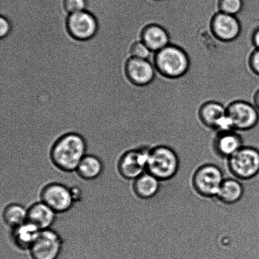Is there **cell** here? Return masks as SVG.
Instances as JSON below:
<instances>
[{"label": "cell", "instance_id": "cell-1", "mask_svg": "<svg viewBox=\"0 0 259 259\" xmlns=\"http://www.w3.org/2000/svg\"><path fill=\"white\" fill-rule=\"evenodd\" d=\"M87 142L84 137L75 132L60 136L53 144L51 159L58 169L65 172L76 171L86 155Z\"/></svg>", "mask_w": 259, "mask_h": 259}, {"label": "cell", "instance_id": "cell-2", "mask_svg": "<svg viewBox=\"0 0 259 259\" xmlns=\"http://www.w3.org/2000/svg\"><path fill=\"white\" fill-rule=\"evenodd\" d=\"M152 62L160 74L170 79L184 76L189 71L190 65L187 53L182 48L171 43L154 53Z\"/></svg>", "mask_w": 259, "mask_h": 259}, {"label": "cell", "instance_id": "cell-3", "mask_svg": "<svg viewBox=\"0 0 259 259\" xmlns=\"http://www.w3.org/2000/svg\"><path fill=\"white\" fill-rule=\"evenodd\" d=\"M179 157L174 150L167 146H158L149 152L146 171L159 179L166 181L179 171Z\"/></svg>", "mask_w": 259, "mask_h": 259}, {"label": "cell", "instance_id": "cell-4", "mask_svg": "<svg viewBox=\"0 0 259 259\" xmlns=\"http://www.w3.org/2000/svg\"><path fill=\"white\" fill-rule=\"evenodd\" d=\"M228 165L235 179H253L259 174V151L254 147L243 146L228 158Z\"/></svg>", "mask_w": 259, "mask_h": 259}, {"label": "cell", "instance_id": "cell-5", "mask_svg": "<svg viewBox=\"0 0 259 259\" xmlns=\"http://www.w3.org/2000/svg\"><path fill=\"white\" fill-rule=\"evenodd\" d=\"M227 113L235 131H252L259 123V111L253 103L242 100L233 101L227 106Z\"/></svg>", "mask_w": 259, "mask_h": 259}, {"label": "cell", "instance_id": "cell-6", "mask_svg": "<svg viewBox=\"0 0 259 259\" xmlns=\"http://www.w3.org/2000/svg\"><path fill=\"white\" fill-rule=\"evenodd\" d=\"M225 179L224 174L219 167L206 164L195 172L193 184L196 191L202 196L215 197Z\"/></svg>", "mask_w": 259, "mask_h": 259}, {"label": "cell", "instance_id": "cell-7", "mask_svg": "<svg viewBox=\"0 0 259 259\" xmlns=\"http://www.w3.org/2000/svg\"><path fill=\"white\" fill-rule=\"evenodd\" d=\"M150 151L148 149L140 147L124 152L118 164V171L121 177L129 181H134L146 172Z\"/></svg>", "mask_w": 259, "mask_h": 259}, {"label": "cell", "instance_id": "cell-8", "mask_svg": "<svg viewBox=\"0 0 259 259\" xmlns=\"http://www.w3.org/2000/svg\"><path fill=\"white\" fill-rule=\"evenodd\" d=\"M62 247L63 240L59 233L48 229L40 232L29 250L32 259H57Z\"/></svg>", "mask_w": 259, "mask_h": 259}, {"label": "cell", "instance_id": "cell-9", "mask_svg": "<svg viewBox=\"0 0 259 259\" xmlns=\"http://www.w3.org/2000/svg\"><path fill=\"white\" fill-rule=\"evenodd\" d=\"M67 28L71 36L79 40H87L95 36L98 22L95 15L88 10L69 14Z\"/></svg>", "mask_w": 259, "mask_h": 259}, {"label": "cell", "instance_id": "cell-10", "mask_svg": "<svg viewBox=\"0 0 259 259\" xmlns=\"http://www.w3.org/2000/svg\"><path fill=\"white\" fill-rule=\"evenodd\" d=\"M40 197L57 213L68 211L74 204L70 188L59 183H52L43 188Z\"/></svg>", "mask_w": 259, "mask_h": 259}, {"label": "cell", "instance_id": "cell-11", "mask_svg": "<svg viewBox=\"0 0 259 259\" xmlns=\"http://www.w3.org/2000/svg\"><path fill=\"white\" fill-rule=\"evenodd\" d=\"M210 29L218 40L229 42L240 36L242 25L237 16L218 12L210 20Z\"/></svg>", "mask_w": 259, "mask_h": 259}, {"label": "cell", "instance_id": "cell-12", "mask_svg": "<svg viewBox=\"0 0 259 259\" xmlns=\"http://www.w3.org/2000/svg\"><path fill=\"white\" fill-rule=\"evenodd\" d=\"M247 132L237 131L218 132L215 142L218 154L225 158L228 159L243 146H250L255 148V141L245 137V134Z\"/></svg>", "mask_w": 259, "mask_h": 259}, {"label": "cell", "instance_id": "cell-13", "mask_svg": "<svg viewBox=\"0 0 259 259\" xmlns=\"http://www.w3.org/2000/svg\"><path fill=\"white\" fill-rule=\"evenodd\" d=\"M156 68L150 60L130 58L125 65L126 77L132 84L138 87H147L156 77Z\"/></svg>", "mask_w": 259, "mask_h": 259}, {"label": "cell", "instance_id": "cell-14", "mask_svg": "<svg viewBox=\"0 0 259 259\" xmlns=\"http://www.w3.org/2000/svg\"><path fill=\"white\" fill-rule=\"evenodd\" d=\"M139 37L153 53L170 44L168 32L162 25L156 23L144 25L140 32Z\"/></svg>", "mask_w": 259, "mask_h": 259}, {"label": "cell", "instance_id": "cell-15", "mask_svg": "<svg viewBox=\"0 0 259 259\" xmlns=\"http://www.w3.org/2000/svg\"><path fill=\"white\" fill-rule=\"evenodd\" d=\"M57 213L45 202H35L28 208L27 222L36 226L39 230L51 229L57 218Z\"/></svg>", "mask_w": 259, "mask_h": 259}, {"label": "cell", "instance_id": "cell-16", "mask_svg": "<svg viewBox=\"0 0 259 259\" xmlns=\"http://www.w3.org/2000/svg\"><path fill=\"white\" fill-rule=\"evenodd\" d=\"M226 115L227 107L215 101H209L203 103L198 112L202 125L214 131H217L220 121Z\"/></svg>", "mask_w": 259, "mask_h": 259}, {"label": "cell", "instance_id": "cell-17", "mask_svg": "<svg viewBox=\"0 0 259 259\" xmlns=\"http://www.w3.org/2000/svg\"><path fill=\"white\" fill-rule=\"evenodd\" d=\"M136 196L143 200L151 199L156 196L161 187V181L156 177L145 172L132 183Z\"/></svg>", "mask_w": 259, "mask_h": 259}, {"label": "cell", "instance_id": "cell-18", "mask_svg": "<svg viewBox=\"0 0 259 259\" xmlns=\"http://www.w3.org/2000/svg\"><path fill=\"white\" fill-rule=\"evenodd\" d=\"M41 230L29 222L12 229L13 242L22 250H30L37 239Z\"/></svg>", "mask_w": 259, "mask_h": 259}, {"label": "cell", "instance_id": "cell-19", "mask_svg": "<svg viewBox=\"0 0 259 259\" xmlns=\"http://www.w3.org/2000/svg\"><path fill=\"white\" fill-rule=\"evenodd\" d=\"M103 169V162L99 157L86 154L78 164L76 172L82 179L93 180L100 176Z\"/></svg>", "mask_w": 259, "mask_h": 259}, {"label": "cell", "instance_id": "cell-20", "mask_svg": "<svg viewBox=\"0 0 259 259\" xmlns=\"http://www.w3.org/2000/svg\"><path fill=\"white\" fill-rule=\"evenodd\" d=\"M28 209L17 203L10 204L5 208L3 218L8 227L14 229L27 222Z\"/></svg>", "mask_w": 259, "mask_h": 259}, {"label": "cell", "instance_id": "cell-21", "mask_svg": "<svg viewBox=\"0 0 259 259\" xmlns=\"http://www.w3.org/2000/svg\"><path fill=\"white\" fill-rule=\"evenodd\" d=\"M243 0H218V12L237 16L242 11Z\"/></svg>", "mask_w": 259, "mask_h": 259}, {"label": "cell", "instance_id": "cell-22", "mask_svg": "<svg viewBox=\"0 0 259 259\" xmlns=\"http://www.w3.org/2000/svg\"><path fill=\"white\" fill-rule=\"evenodd\" d=\"M152 52L141 39L136 40L129 48V54L131 57L139 59L149 60Z\"/></svg>", "mask_w": 259, "mask_h": 259}, {"label": "cell", "instance_id": "cell-23", "mask_svg": "<svg viewBox=\"0 0 259 259\" xmlns=\"http://www.w3.org/2000/svg\"><path fill=\"white\" fill-rule=\"evenodd\" d=\"M61 4L63 10L69 15L87 10L88 0H61Z\"/></svg>", "mask_w": 259, "mask_h": 259}, {"label": "cell", "instance_id": "cell-24", "mask_svg": "<svg viewBox=\"0 0 259 259\" xmlns=\"http://www.w3.org/2000/svg\"><path fill=\"white\" fill-rule=\"evenodd\" d=\"M248 65L253 74L259 77V49H253L248 58Z\"/></svg>", "mask_w": 259, "mask_h": 259}, {"label": "cell", "instance_id": "cell-25", "mask_svg": "<svg viewBox=\"0 0 259 259\" xmlns=\"http://www.w3.org/2000/svg\"><path fill=\"white\" fill-rule=\"evenodd\" d=\"M12 25L7 17L1 15L0 17V39L8 36L12 32Z\"/></svg>", "mask_w": 259, "mask_h": 259}, {"label": "cell", "instance_id": "cell-26", "mask_svg": "<svg viewBox=\"0 0 259 259\" xmlns=\"http://www.w3.org/2000/svg\"><path fill=\"white\" fill-rule=\"evenodd\" d=\"M251 40L254 48L253 49H259V26L253 29Z\"/></svg>", "mask_w": 259, "mask_h": 259}, {"label": "cell", "instance_id": "cell-27", "mask_svg": "<svg viewBox=\"0 0 259 259\" xmlns=\"http://www.w3.org/2000/svg\"><path fill=\"white\" fill-rule=\"evenodd\" d=\"M70 190L71 192H72L73 199V200H74V202L80 200L81 199V197H82V192H81V190L79 188L72 187L70 188Z\"/></svg>", "mask_w": 259, "mask_h": 259}, {"label": "cell", "instance_id": "cell-28", "mask_svg": "<svg viewBox=\"0 0 259 259\" xmlns=\"http://www.w3.org/2000/svg\"><path fill=\"white\" fill-rule=\"evenodd\" d=\"M253 103L259 111V88L255 91L253 96Z\"/></svg>", "mask_w": 259, "mask_h": 259}, {"label": "cell", "instance_id": "cell-29", "mask_svg": "<svg viewBox=\"0 0 259 259\" xmlns=\"http://www.w3.org/2000/svg\"><path fill=\"white\" fill-rule=\"evenodd\" d=\"M152 1L159 2V1H162V0H152Z\"/></svg>", "mask_w": 259, "mask_h": 259}]
</instances>
